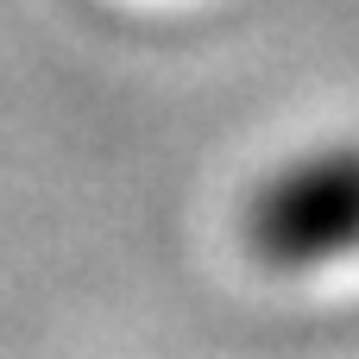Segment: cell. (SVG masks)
<instances>
[{
  "instance_id": "1",
  "label": "cell",
  "mask_w": 359,
  "mask_h": 359,
  "mask_svg": "<svg viewBox=\"0 0 359 359\" xmlns=\"http://www.w3.org/2000/svg\"><path fill=\"white\" fill-rule=\"evenodd\" d=\"M246 246L271 271H328L359 259V151H322L278 170L246 202Z\"/></svg>"
}]
</instances>
